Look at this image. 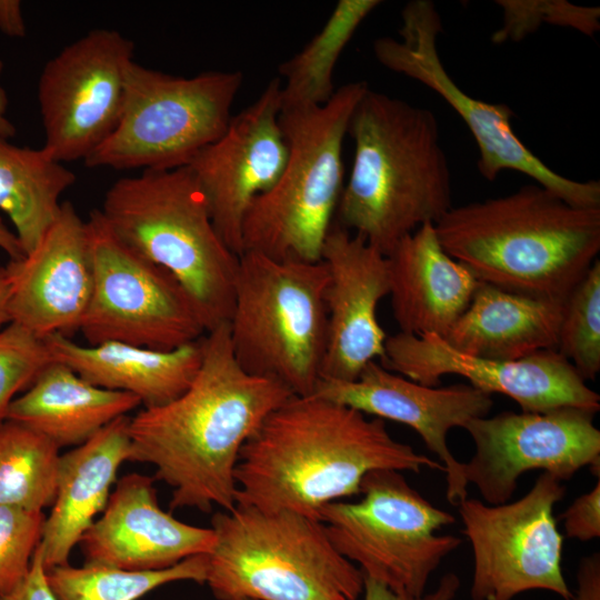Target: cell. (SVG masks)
Returning <instances> with one entry per match:
<instances>
[{
  "mask_svg": "<svg viewBox=\"0 0 600 600\" xmlns=\"http://www.w3.org/2000/svg\"><path fill=\"white\" fill-rule=\"evenodd\" d=\"M0 600H58L47 580L40 546L37 547L26 578Z\"/></svg>",
  "mask_w": 600,
  "mask_h": 600,
  "instance_id": "37",
  "label": "cell"
},
{
  "mask_svg": "<svg viewBox=\"0 0 600 600\" xmlns=\"http://www.w3.org/2000/svg\"><path fill=\"white\" fill-rule=\"evenodd\" d=\"M596 413L563 407L544 412L506 411L470 420L463 429L474 442L471 459L462 462L466 482L488 504H502L518 488L519 478L543 470L560 481L589 467L600 474V430Z\"/></svg>",
  "mask_w": 600,
  "mask_h": 600,
  "instance_id": "15",
  "label": "cell"
},
{
  "mask_svg": "<svg viewBox=\"0 0 600 600\" xmlns=\"http://www.w3.org/2000/svg\"><path fill=\"white\" fill-rule=\"evenodd\" d=\"M93 286L79 331L88 344L117 341L172 350L200 340L203 322L176 278L110 229L99 209L86 220Z\"/></svg>",
  "mask_w": 600,
  "mask_h": 600,
  "instance_id": "12",
  "label": "cell"
},
{
  "mask_svg": "<svg viewBox=\"0 0 600 600\" xmlns=\"http://www.w3.org/2000/svg\"><path fill=\"white\" fill-rule=\"evenodd\" d=\"M77 176L46 147H19L0 137V210L26 254L57 220L62 193Z\"/></svg>",
  "mask_w": 600,
  "mask_h": 600,
  "instance_id": "27",
  "label": "cell"
},
{
  "mask_svg": "<svg viewBox=\"0 0 600 600\" xmlns=\"http://www.w3.org/2000/svg\"><path fill=\"white\" fill-rule=\"evenodd\" d=\"M379 0H340L313 38L292 58L279 66L281 110L318 107L334 93L336 64L362 21Z\"/></svg>",
  "mask_w": 600,
  "mask_h": 600,
  "instance_id": "28",
  "label": "cell"
},
{
  "mask_svg": "<svg viewBox=\"0 0 600 600\" xmlns=\"http://www.w3.org/2000/svg\"><path fill=\"white\" fill-rule=\"evenodd\" d=\"M368 89L364 81L350 82L322 106L281 110L287 161L276 183L246 213L242 253L321 260L344 186L343 141L352 112Z\"/></svg>",
  "mask_w": 600,
  "mask_h": 600,
  "instance_id": "7",
  "label": "cell"
},
{
  "mask_svg": "<svg viewBox=\"0 0 600 600\" xmlns=\"http://www.w3.org/2000/svg\"><path fill=\"white\" fill-rule=\"evenodd\" d=\"M557 351L584 380L600 371V261L590 267L563 301Z\"/></svg>",
  "mask_w": 600,
  "mask_h": 600,
  "instance_id": "31",
  "label": "cell"
},
{
  "mask_svg": "<svg viewBox=\"0 0 600 600\" xmlns=\"http://www.w3.org/2000/svg\"><path fill=\"white\" fill-rule=\"evenodd\" d=\"M60 449L41 433L14 421L0 424V504L28 511L51 507Z\"/></svg>",
  "mask_w": 600,
  "mask_h": 600,
  "instance_id": "29",
  "label": "cell"
},
{
  "mask_svg": "<svg viewBox=\"0 0 600 600\" xmlns=\"http://www.w3.org/2000/svg\"><path fill=\"white\" fill-rule=\"evenodd\" d=\"M133 51L119 31L93 29L44 64L37 92L43 147L59 161H84L113 132Z\"/></svg>",
  "mask_w": 600,
  "mask_h": 600,
  "instance_id": "14",
  "label": "cell"
},
{
  "mask_svg": "<svg viewBox=\"0 0 600 600\" xmlns=\"http://www.w3.org/2000/svg\"><path fill=\"white\" fill-rule=\"evenodd\" d=\"M502 26L491 40L494 43L520 41L541 24L572 28L592 37L600 30L598 7L577 6L562 0H499Z\"/></svg>",
  "mask_w": 600,
  "mask_h": 600,
  "instance_id": "32",
  "label": "cell"
},
{
  "mask_svg": "<svg viewBox=\"0 0 600 600\" xmlns=\"http://www.w3.org/2000/svg\"><path fill=\"white\" fill-rule=\"evenodd\" d=\"M280 112L281 80L274 78L188 166L218 233L238 256L243 251L242 224L249 207L276 183L287 161Z\"/></svg>",
  "mask_w": 600,
  "mask_h": 600,
  "instance_id": "17",
  "label": "cell"
},
{
  "mask_svg": "<svg viewBox=\"0 0 600 600\" xmlns=\"http://www.w3.org/2000/svg\"><path fill=\"white\" fill-rule=\"evenodd\" d=\"M129 416L60 454L56 498L39 543L46 570L69 563L72 549L104 510L120 466L130 458Z\"/></svg>",
  "mask_w": 600,
  "mask_h": 600,
  "instance_id": "23",
  "label": "cell"
},
{
  "mask_svg": "<svg viewBox=\"0 0 600 600\" xmlns=\"http://www.w3.org/2000/svg\"><path fill=\"white\" fill-rule=\"evenodd\" d=\"M3 71V62L0 59V76ZM8 96L6 90L0 86V137L7 140L16 136L17 129L7 117Z\"/></svg>",
  "mask_w": 600,
  "mask_h": 600,
  "instance_id": "42",
  "label": "cell"
},
{
  "mask_svg": "<svg viewBox=\"0 0 600 600\" xmlns=\"http://www.w3.org/2000/svg\"><path fill=\"white\" fill-rule=\"evenodd\" d=\"M44 340L53 361L97 387L136 396L143 408L164 404L184 392L202 360L201 339L172 350L117 341L83 346L60 333Z\"/></svg>",
  "mask_w": 600,
  "mask_h": 600,
  "instance_id": "24",
  "label": "cell"
},
{
  "mask_svg": "<svg viewBox=\"0 0 600 600\" xmlns=\"http://www.w3.org/2000/svg\"><path fill=\"white\" fill-rule=\"evenodd\" d=\"M0 31L8 37L26 36V23L18 0H0Z\"/></svg>",
  "mask_w": 600,
  "mask_h": 600,
  "instance_id": "39",
  "label": "cell"
},
{
  "mask_svg": "<svg viewBox=\"0 0 600 600\" xmlns=\"http://www.w3.org/2000/svg\"><path fill=\"white\" fill-rule=\"evenodd\" d=\"M313 394L412 428L444 468L447 500L458 506L468 498L462 462L451 452L448 433L488 416L493 404L491 394L469 383L427 387L378 361L367 364L352 381L320 379Z\"/></svg>",
  "mask_w": 600,
  "mask_h": 600,
  "instance_id": "18",
  "label": "cell"
},
{
  "mask_svg": "<svg viewBox=\"0 0 600 600\" xmlns=\"http://www.w3.org/2000/svg\"><path fill=\"white\" fill-rule=\"evenodd\" d=\"M563 302L480 282L443 337L453 349L483 359L512 361L557 350Z\"/></svg>",
  "mask_w": 600,
  "mask_h": 600,
  "instance_id": "25",
  "label": "cell"
},
{
  "mask_svg": "<svg viewBox=\"0 0 600 600\" xmlns=\"http://www.w3.org/2000/svg\"><path fill=\"white\" fill-rule=\"evenodd\" d=\"M8 266L13 278L10 322L41 338L79 330L90 303L93 273L86 220L71 202H62L37 247Z\"/></svg>",
  "mask_w": 600,
  "mask_h": 600,
  "instance_id": "21",
  "label": "cell"
},
{
  "mask_svg": "<svg viewBox=\"0 0 600 600\" xmlns=\"http://www.w3.org/2000/svg\"><path fill=\"white\" fill-rule=\"evenodd\" d=\"M328 281L322 260H276L251 251L239 257L228 324L244 371L293 396L313 394L326 350Z\"/></svg>",
  "mask_w": 600,
  "mask_h": 600,
  "instance_id": "8",
  "label": "cell"
},
{
  "mask_svg": "<svg viewBox=\"0 0 600 600\" xmlns=\"http://www.w3.org/2000/svg\"><path fill=\"white\" fill-rule=\"evenodd\" d=\"M354 153L337 224L388 256L407 236L452 206V180L436 114L373 91L348 127Z\"/></svg>",
  "mask_w": 600,
  "mask_h": 600,
  "instance_id": "4",
  "label": "cell"
},
{
  "mask_svg": "<svg viewBox=\"0 0 600 600\" xmlns=\"http://www.w3.org/2000/svg\"><path fill=\"white\" fill-rule=\"evenodd\" d=\"M566 536L580 541L600 537V480L587 493L576 498L562 513Z\"/></svg>",
  "mask_w": 600,
  "mask_h": 600,
  "instance_id": "35",
  "label": "cell"
},
{
  "mask_svg": "<svg viewBox=\"0 0 600 600\" xmlns=\"http://www.w3.org/2000/svg\"><path fill=\"white\" fill-rule=\"evenodd\" d=\"M442 31V20L432 1H409L401 10L398 38L374 40V57L384 68L431 89L460 116L477 143V167L486 180L494 181L502 171L512 170L571 204L600 208L599 181H577L552 170L514 133L509 106L476 99L453 81L438 50Z\"/></svg>",
  "mask_w": 600,
  "mask_h": 600,
  "instance_id": "11",
  "label": "cell"
},
{
  "mask_svg": "<svg viewBox=\"0 0 600 600\" xmlns=\"http://www.w3.org/2000/svg\"><path fill=\"white\" fill-rule=\"evenodd\" d=\"M460 588V579L449 572L441 577L437 588L420 597L400 594L387 586L369 577L363 576V600H453Z\"/></svg>",
  "mask_w": 600,
  "mask_h": 600,
  "instance_id": "36",
  "label": "cell"
},
{
  "mask_svg": "<svg viewBox=\"0 0 600 600\" xmlns=\"http://www.w3.org/2000/svg\"><path fill=\"white\" fill-rule=\"evenodd\" d=\"M380 363L388 370L427 387H438L443 376H460L472 387L501 393L523 412H544L563 407L597 413L600 396L590 389L574 367L557 350H543L522 359L498 361L466 354L436 334L388 336Z\"/></svg>",
  "mask_w": 600,
  "mask_h": 600,
  "instance_id": "16",
  "label": "cell"
},
{
  "mask_svg": "<svg viewBox=\"0 0 600 600\" xmlns=\"http://www.w3.org/2000/svg\"><path fill=\"white\" fill-rule=\"evenodd\" d=\"M321 260L329 281L320 379L352 381L367 364L384 356L388 334L378 321L377 309L390 293L388 258L360 236L333 223Z\"/></svg>",
  "mask_w": 600,
  "mask_h": 600,
  "instance_id": "19",
  "label": "cell"
},
{
  "mask_svg": "<svg viewBox=\"0 0 600 600\" xmlns=\"http://www.w3.org/2000/svg\"><path fill=\"white\" fill-rule=\"evenodd\" d=\"M46 518L43 511L0 504V594L11 591L28 574Z\"/></svg>",
  "mask_w": 600,
  "mask_h": 600,
  "instance_id": "34",
  "label": "cell"
},
{
  "mask_svg": "<svg viewBox=\"0 0 600 600\" xmlns=\"http://www.w3.org/2000/svg\"><path fill=\"white\" fill-rule=\"evenodd\" d=\"M153 483L154 478L136 472L117 480L101 517L80 539L83 564L153 571L211 551L213 529L162 510Z\"/></svg>",
  "mask_w": 600,
  "mask_h": 600,
  "instance_id": "20",
  "label": "cell"
},
{
  "mask_svg": "<svg viewBox=\"0 0 600 600\" xmlns=\"http://www.w3.org/2000/svg\"><path fill=\"white\" fill-rule=\"evenodd\" d=\"M139 406L136 396L97 387L52 361L22 396L14 398L6 420L41 433L61 449L84 443Z\"/></svg>",
  "mask_w": 600,
  "mask_h": 600,
  "instance_id": "26",
  "label": "cell"
},
{
  "mask_svg": "<svg viewBox=\"0 0 600 600\" xmlns=\"http://www.w3.org/2000/svg\"><path fill=\"white\" fill-rule=\"evenodd\" d=\"M99 210L122 242L176 278L206 332L229 323L240 256L218 233L188 166L118 179Z\"/></svg>",
  "mask_w": 600,
  "mask_h": 600,
  "instance_id": "5",
  "label": "cell"
},
{
  "mask_svg": "<svg viewBox=\"0 0 600 600\" xmlns=\"http://www.w3.org/2000/svg\"><path fill=\"white\" fill-rule=\"evenodd\" d=\"M424 468L444 472L438 460L396 440L382 419L316 394L292 396L242 447L236 504L320 521L327 504L360 494L369 472Z\"/></svg>",
  "mask_w": 600,
  "mask_h": 600,
  "instance_id": "2",
  "label": "cell"
},
{
  "mask_svg": "<svg viewBox=\"0 0 600 600\" xmlns=\"http://www.w3.org/2000/svg\"><path fill=\"white\" fill-rule=\"evenodd\" d=\"M242 83L239 71L181 77L129 64L119 122L83 162L114 170L187 167L227 129Z\"/></svg>",
  "mask_w": 600,
  "mask_h": 600,
  "instance_id": "9",
  "label": "cell"
},
{
  "mask_svg": "<svg viewBox=\"0 0 600 600\" xmlns=\"http://www.w3.org/2000/svg\"><path fill=\"white\" fill-rule=\"evenodd\" d=\"M202 360L176 399L129 420V461L152 464L172 489L170 509L210 512L236 506L234 471L244 443L293 394L244 371L223 323L201 338Z\"/></svg>",
  "mask_w": 600,
  "mask_h": 600,
  "instance_id": "1",
  "label": "cell"
},
{
  "mask_svg": "<svg viewBox=\"0 0 600 600\" xmlns=\"http://www.w3.org/2000/svg\"><path fill=\"white\" fill-rule=\"evenodd\" d=\"M360 494L356 502L336 501L321 510L332 544L363 576L397 593L422 596L441 561L461 544L456 536L436 534L454 523V517L396 470L366 474Z\"/></svg>",
  "mask_w": 600,
  "mask_h": 600,
  "instance_id": "10",
  "label": "cell"
},
{
  "mask_svg": "<svg viewBox=\"0 0 600 600\" xmlns=\"http://www.w3.org/2000/svg\"><path fill=\"white\" fill-rule=\"evenodd\" d=\"M206 583L218 600H357L363 573L323 522L236 504L213 514Z\"/></svg>",
  "mask_w": 600,
  "mask_h": 600,
  "instance_id": "6",
  "label": "cell"
},
{
  "mask_svg": "<svg viewBox=\"0 0 600 600\" xmlns=\"http://www.w3.org/2000/svg\"><path fill=\"white\" fill-rule=\"evenodd\" d=\"M208 554H198L162 570L132 571L69 563L47 570V580L58 600H138L176 581L206 583Z\"/></svg>",
  "mask_w": 600,
  "mask_h": 600,
  "instance_id": "30",
  "label": "cell"
},
{
  "mask_svg": "<svg viewBox=\"0 0 600 600\" xmlns=\"http://www.w3.org/2000/svg\"><path fill=\"white\" fill-rule=\"evenodd\" d=\"M52 361L44 338L16 322L0 329V424L14 396L30 388Z\"/></svg>",
  "mask_w": 600,
  "mask_h": 600,
  "instance_id": "33",
  "label": "cell"
},
{
  "mask_svg": "<svg viewBox=\"0 0 600 600\" xmlns=\"http://www.w3.org/2000/svg\"><path fill=\"white\" fill-rule=\"evenodd\" d=\"M564 492L560 480L542 472L516 501L486 504L467 498L458 504L472 548V600H512L530 590L572 599L562 572L563 538L553 516Z\"/></svg>",
  "mask_w": 600,
  "mask_h": 600,
  "instance_id": "13",
  "label": "cell"
},
{
  "mask_svg": "<svg viewBox=\"0 0 600 600\" xmlns=\"http://www.w3.org/2000/svg\"><path fill=\"white\" fill-rule=\"evenodd\" d=\"M576 593L571 600H600V553L583 557L578 566Z\"/></svg>",
  "mask_w": 600,
  "mask_h": 600,
  "instance_id": "38",
  "label": "cell"
},
{
  "mask_svg": "<svg viewBox=\"0 0 600 600\" xmlns=\"http://www.w3.org/2000/svg\"><path fill=\"white\" fill-rule=\"evenodd\" d=\"M442 249L480 282L563 302L600 251V208L538 184L451 207L436 223Z\"/></svg>",
  "mask_w": 600,
  "mask_h": 600,
  "instance_id": "3",
  "label": "cell"
},
{
  "mask_svg": "<svg viewBox=\"0 0 600 600\" xmlns=\"http://www.w3.org/2000/svg\"><path fill=\"white\" fill-rule=\"evenodd\" d=\"M12 272L9 266L0 267V329L10 322L8 304L12 290Z\"/></svg>",
  "mask_w": 600,
  "mask_h": 600,
  "instance_id": "40",
  "label": "cell"
},
{
  "mask_svg": "<svg viewBox=\"0 0 600 600\" xmlns=\"http://www.w3.org/2000/svg\"><path fill=\"white\" fill-rule=\"evenodd\" d=\"M0 249H2L10 257V260H20L24 257L22 248L17 239V236L6 226L1 217H0Z\"/></svg>",
  "mask_w": 600,
  "mask_h": 600,
  "instance_id": "41",
  "label": "cell"
},
{
  "mask_svg": "<svg viewBox=\"0 0 600 600\" xmlns=\"http://www.w3.org/2000/svg\"><path fill=\"white\" fill-rule=\"evenodd\" d=\"M387 258L389 296L399 331L443 338L480 281L442 249L433 223L404 237Z\"/></svg>",
  "mask_w": 600,
  "mask_h": 600,
  "instance_id": "22",
  "label": "cell"
}]
</instances>
